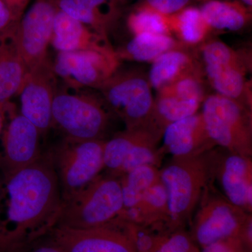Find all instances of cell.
Instances as JSON below:
<instances>
[{"instance_id": "obj_19", "label": "cell", "mask_w": 252, "mask_h": 252, "mask_svg": "<svg viewBox=\"0 0 252 252\" xmlns=\"http://www.w3.org/2000/svg\"><path fill=\"white\" fill-rule=\"evenodd\" d=\"M29 72L13 39L0 41V102L19 94Z\"/></svg>"}, {"instance_id": "obj_12", "label": "cell", "mask_w": 252, "mask_h": 252, "mask_svg": "<svg viewBox=\"0 0 252 252\" xmlns=\"http://www.w3.org/2000/svg\"><path fill=\"white\" fill-rule=\"evenodd\" d=\"M49 235L64 252H136L125 221L120 219L86 229L56 225Z\"/></svg>"}, {"instance_id": "obj_30", "label": "cell", "mask_w": 252, "mask_h": 252, "mask_svg": "<svg viewBox=\"0 0 252 252\" xmlns=\"http://www.w3.org/2000/svg\"><path fill=\"white\" fill-rule=\"evenodd\" d=\"M6 5L0 0V41L7 40L14 38L18 23Z\"/></svg>"}, {"instance_id": "obj_31", "label": "cell", "mask_w": 252, "mask_h": 252, "mask_svg": "<svg viewBox=\"0 0 252 252\" xmlns=\"http://www.w3.org/2000/svg\"><path fill=\"white\" fill-rule=\"evenodd\" d=\"M200 252H251L238 238L228 239L212 244Z\"/></svg>"}, {"instance_id": "obj_15", "label": "cell", "mask_w": 252, "mask_h": 252, "mask_svg": "<svg viewBox=\"0 0 252 252\" xmlns=\"http://www.w3.org/2000/svg\"><path fill=\"white\" fill-rule=\"evenodd\" d=\"M3 130V156L0 160L2 175L27 166L42 154L40 132L22 114L13 116Z\"/></svg>"}, {"instance_id": "obj_18", "label": "cell", "mask_w": 252, "mask_h": 252, "mask_svg": "<svg viewBox=\"0 0 252 252\" xmlns=\"http://www.w3.org/2000/svg\"><path fill=\"white\" fill-rule=\"evenodd\" d=\"M211 143L200 112L172 123L163 130L164 148L173 157L203 153Z\"/></svg>"}, {"instance_id": "obj_24", "label": "cell", "mask_w": 252, "mask_h": 252, "mask_svg": "<svg viewBox=\"0 0 252 252\" xmlns=\"http://www.w3.org/2000/svg\"><path fill=\"white\" fill-rule=\"evenodd\" d=\"M200 11L210 28L236 31L248 21L245 10L234 3L211 0L203 5Z\"/></svg>"}, {"instance_id": "obj_17", "label": "cell", "mask_w": 252, "mask_h": 252, "mask_svg": "<svg viewBox=\"0 0 252 252\" xmlns=\"http://www.w3.org/2000/svg\"><path fill=\"white\" fill-rule=\"evenodd\" d=\"M51 44L59 52L91 51L115 54L105 36L68 16L61 10L55 18Z\"/></svg>"}, {"instance_id": "obj_3", "label": "cell", "mask_w": 252, "mask_h": 252, "mask_svg": "<svg viewBox=\"0 0 252 252\" xmlns=\"http://www.w3.org/2000/svg\"><path fill=\"white\" fill-rule=\"evenodd\" d=\"M124 209L119 179L99 175L75 195L63 200L56 225L78 229L103 226L120 218Z\"/></svg>"}, {"instance_id": "obj_1", "label": "cell", "mask_w": 252, "mask_h": 252, "mask_svg": "<svg viewBox=\"0 0 252 252\" xmlns=\"http://www.w3.org/2000/svg\"><path fill=\"white\" fill-rule=\"evenodd\" d=\"M0 180V252H20L51 233L62 194L51 152Z\"/></svg>"}, {"instance_id": "obj_5", "label": "cell", "mask_w": 252, "mask_h": 252, "mask_svg": "<svg viewBox=\"0 0 252 252\" xmlns=\"http://www.w3.org/2000/svg\"><path fill=\"white\" fill-rule=\"evenodd\" d=\"M201 113L209 138L229 153L252 157V124L250 107L220 94L204 99Z\"/></svg>"}, {"instance_id": "obj_34", "label": "cell", "mask_w": 252, "mask_h": 252, "mask_svg": "<svg viewBox=\"0 0 252 252\" xmlns=\"http://www.w3.org/2000/svg\"><path fill=\"white\" fill-rule=\"evenodd\" d=\"M6 104H7V102L6 103L0 102V135L2 132L3 129H4Z\"/></svg>"}, {"instance_id": "obj_26", "label": "cell", "mask_w": 252, "mask_h": 252, "mask_svg": "<svg viewBox=\"0 0 252 252\" xmlns=\"http://www.w3.org/2000/svg\"><path fill=\"white\" fill-rule=\"evenodd\" d=\"M137 132V128L126 130L104 143V168L108 169L112 173L111 175L115 177L117 175L127 154L135 143Z\"/></svg>"}, {"instance_id": "obj_33", "label": "cell", "mask_w": 252, "mask_h": 252, "mask_svg": "<svg viewBox=\"0 0 252 252\" xmlns=\"http://www.w3.org/2000/svg\"><path fill=\"white\" fill-rule=\"evenodd\" d=\"M36 242L20 252H64L51 239L48 243L39 244Z\"/></svg>"}, {"instance_id": "obj_16", "label": "cell", "mask_w": 252, "mask_h": 252, "mask_svg": "<svg viewBox=\"0 0 252 252\" xmlns=\"http://www.w3.org/2000/svg\"><path fill=\"white\" fill-rule=\"evenodd\" d=\"M225 199L235 206L251 213L252 167L250 157L228 152L217 158L215 171Z\"/></svg>"}, {"instance_id": "obj_11", "label": "cell", "mask_w": 252, "mask_h": 252, "mask_svg": "<svg viewBox=\"0 0 252 252\" xmlns=\"http://www.w3.org/2000/svg\"><path fill=\"white\" fill-rule=\"evenodd\" d=\"M250 216V213L226 199L220 197L203 199L190 233L202 249L228 239L240 240L242 230Z\"/></svg>"}, {"instance_id": "obj_7", "label": "cell", "mask_w": 252, "mask_h": 252, "mask_svg": "<svg viewBox=\"0 0 252 252\" xmlns=\"http://www.w3.org/2000/svg\"><path fill=\"white\" fill-rule=\"evenodd\" d=\"M105 141H76L64 138L50 151L63 200H67L87 187L104 168Z\"/></svg>"}, {"instance_id": "obj_27", "label": "cell", "mask_w": 252, "mask_h": 252, "mask_svg": "<svg viewBox=\"0 0 252 252\" xmlns=\"http://www.w3.org/2000/svg\"><path fill=\"white\" fill-rule=\"evenodd\" d=\"M128 27L134 35L149 33L171 36L169 16L159 14L145 5L130 15Z\"/></svg>"}, {"instance_id": "obj_23", "label": "cell", "mask_w": 252, "mask_h": 252, "mask_svg": "<svg viewBox=\"0 0 252 252\" xmlns=\"http://www.w3.org/2000/svg\"><path fill=\"white\" fill-rule=\"evenodd\" d=\"M109 0H57L58 7L68 16L105 36L108 15L102 11V6Z\"/></svg>"}, {"instance_id": "obj_4", "label": "cell", "mask_w": 252, "mask_h": 252, "mask_svg": "<svg viewBox=\"0 0 252 252\" xmlns=\"http://www.w3.org/2000/svg\"><path fill=\"white\" fill-rule=\"evenodd\" d=\"M81 89L58 87L53 102L52 127L76 141L102 140L109 122L103 99Z\"/></svg>"}, {"instance_id": "obj_9", "label": "cell", "mask_w": 252, "mask_h": 252, "mask_svg": "<svg viewBox=\"0 0 252 252\" xmlns=\"http://www.w3.org/2000/svg\"><path fill=\"white\" fill-rule=\"evenodd\" d=\"M202 56L207 79L217 94L250 107L247 69L241 56L224 43L213 41L203 46Z\"/></svg>"}, {"instance_id": "obj_8", "label": "cell", "mask_w": 252, "mask_h": 252, "mask_svg": "<svg viewBox=\"0 0 252 252\" xmlns=\"http://www.w3.org/2000/svg\"><path fill=\"white\" fill-rule=\"evenodd\" d=\"M57 0H34L18 23L14 41L18 54L31 71L49 62Z\"/></svg>"}, {"instance_id": "obj_21", "label": "cell", "mask_w": 252, "mask_h": 252, "mask_svg": "<svg viewBox=\"0 0 252 252\" xmlns=\"http://www.w3.org/2000/svg\"><path fill=\"white\" fill-rule=\"evenodd\" d=\"M178 47L177 41L171 36L143 33L134 35L117 56L119 59L153 62L160 55Z\"/></svg>"}, {"instance_id": "obj_28", "label": "cell", "mask_w": 252, "mask_h": 252, "mask_svg": "<svg viewBox=\"0 0 252 252\" xmlns=\"http://www.w3.org/2000/svg\"><path fill=\"white\" fill-rule=\"evenodd\" d=\"M154 252H200L190 233L182 229L166 235Z\"/></svg>"}, {"instance_id": "obj_25", "label": "cell", "mask_w": 252, "mask_h": 252, "mask_svg": "<svg viewBox=\"0 0 252 252\" xmlns=\"http://www.w3.org/2000/svg\"><path fill=\"white\" fill-rule=\"evenodd\" d=\"M171 32H175L187 44H196L205 39L210 27L203 17L200 9L185 8L169 16Z\"/></svg>"}, {"instance_id": "obj_32", "label": "cell", "mask_w": 252, "mask_h": 252, "mask_svg": "<svg viewBox=\"0 0 252 252\" xmlns=\"http://www.w3.org/2000/svg\"><path fill=\"white\" fill-rule=\"evenodd\" d=\"M9 9L11 14L18 21H20L26 12L31 0H1Z\"/></svg>"}, {"instance_id": "obj_10", "label": "cell", "mask_w": 252, "mask_h": 252, "mask_svg": "<svg viewBox=\"0 0 252 252\" xmlns=\"http://www.w3.org/2000/svg\"><path fill=\"white\" fill-rule=\"evenodd\" d=\"M119 67L115 54L91 51H62L53 63L55 74L69 89H97Z\"/></svg>"}, {"instance_id": "obj_13", "label": "cell", "mask_w": 252, "mask_h": 252, "mask_svg": "<svg viewBox=\"0 0 252 252\" xmlns=\"http://www.w3.org/2000/svg\"><path fill=\"white\" fill-rule=\"evenodd\" d=\"M204 99L203 87L196 73L180 78L158 91L153 124L164 130L169 124L198 113Z\"/></svg>"}, {"instance_id": "obj_20", "label": "cell", "mask_w": 252, "mask_h": 252, "mask_svg": "<svg viewBox=\"0 0 252 252\" xmlns=\"http://www.w3.org/2000/svg\"><path fill=\"white\" fill-rule=\"evenodd\" d=\"M192 73H195V69L191 56L179 47L175 48L154 60L148 80L151 87L158 91Z\"/></svg>"}, {"instance_id": "obj_35", "label": "cell", "mask_w": 252, "mask_h": 252, "mask_svg": "<svg viewBox=\"0 0 252 252\" xmlns=\"http://www.w3.org/2000/svg\"><path fill=\"white\" fill-rule=\"evenodd\" d=\"M245 4L248 5V6H252V0H242Z\"/></svg>"}, {"instance_id": "obj_22", "label": "cell", "mask_w": 252, "mask_h": 252, "mask_svg": "<svg viewBox=\"0 0 252 252\" xmlns=\"http://www.w3.org/2000/svg\"><path fill=\"white\" fill-rule=\"evenodd\" d=\"M118 178L122 187L124 212H126L138 206L147 190L160 180V173L157 167L145 165L133 169Z\"/></svg>"}, {"instance_id": "obj_6", "label": "cell", "mask_w": 252, "mask_h": 252, "mask_svg": "<svg viewBox=\"0 0 252 252\" xmlns=\"http://www.w3.org/2000/svg\"><path fill=\"white\" fill-rule=\"evenodd\" d=\"M148 79L140 73L118 68L97 90L106 106L130 130L153 125L154 99Z\"/></svg>"}, {"instance_id": "obj_2", "label": "cell", "mask_w": 252, "mask_h": 252, "mask_svg": "<svg viewBox=\"0 0 252 252\" xmlns=\"http://www.w3.org/2000/svg\"><path fill=\"white\" fill-rule=\"evenodd\" d=\"M217 158L215 154L207 151L188 157H174L159 171L167 194L171 233L182 229L184 223L203 198L215 174Z\"/></svg>"}, {"instance_id": "obj_14", "label": "cell", "mask_w": 252, "mask_h": 252, "mask_svg": "<svg viewBox=\"0 0 252 252\" xmlns=\"http://www.w3.org/2000/svg\"><path fill=\"white\" fill-rule=\"evenodd\" d=\"M58 78L51 61L29 71L18 95L23 117L32 123L41 135L52 128V105Z\"/></svg>"}, {"instance_id": "obj_29", "label": "cell", "mask_w": 252, "mask_h": 252, "mask_svg": "<svg viewBox=\"0 0 252 252\" xmlns=\"http://www.w3.org/2000/svg\"><path fill=\"white\" fill-rule=\"evenodd\" d=\"M190 0H146L145 6L164 16H170L180 12Z\"/></svg>"}]
</instances>
